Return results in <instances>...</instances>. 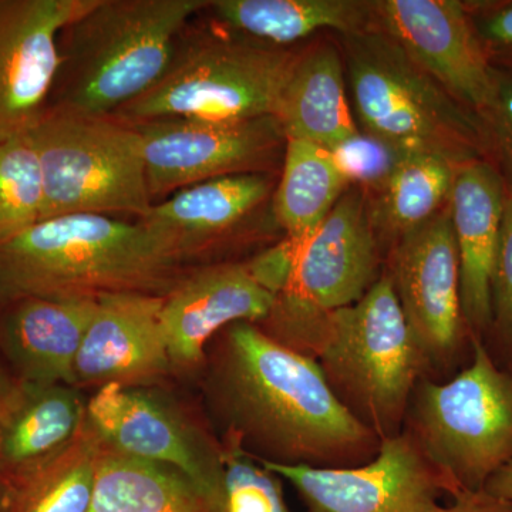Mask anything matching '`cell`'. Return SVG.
I'll return each instance as SVG.
<instances>
[{
    "instance_id": "cell-1",
    "label": "cell",
    "mask_w": 512,
    "mask_h": 512,
    "mask_svg": "<svg viewBox=\"0 0 512 512\" xmlns=\"http://www.w3.org/2000/svg\"><path fill=\"white\" fill-rule=\"evenodd\" d=\"M212 350L208 397L225 433L261 463L355 467L382 440L343 407L311 356L255 323L222 330Z\"/></svg>"
},
{
    "instance_id": "cell-2",
    "label": "cell",
    "mask_w": 512,
    "mask_h": 512,
    "mask_svg": "<svg viewBox=\"0 0 512 512\" xmlns=\"http://www.w3.org/2000/svg\"><path fill=\"white\" fill-rule=\"evenodd\" d=\"M185 259L147 227L107 215L46 218L0 242V298L99 299L113 293L165 296Z\"/></svg>"
},
{
    "instance_id": "cell-3",
    "label": "cell",
    "mask_w": 512,
    "mask_h": 512,
    "mask_svg": "<svg viewBox=\"0 0 512 512\" xmlns=\"http://www.w3.org/2000/svg\"><path fill=\"white\" fill-rule=\"evenodd\" d=\"M207 0H94L63 32L52 109L114 116L170 69L188 20Z\"/></svg>"
},
{
    "instance_id": "cell-4",
    "label": "cell",
    "mask_w": 512,
    "mask_h": 512,
    "mask_svg": "<svg viewBox=\"0 0 512 512\" xmlns=\"http://www.w3.org/2000/svg\"><path fill=\"white\" fill-rule=\"evenodd\" d=\"M313 359L340 403L380 440L403 433L427 367L389 274L353 305L330 313Z\"/></svg>"
},
{
    "instance_id": "cell-5",
    "label": "cell",
    "mask_w": 512,
    "mask_h": 512,
    "mask_svg": "<svg viewBox=\"0 0 512 512\" xmlns=\"http://www.w3.org/2000/svg\"><path fill=\"white\" fill-rule=\"evenodd\" d=\"M404 426L448 497L481 490L512 461V373L473 338L470 362L453 379L420 380Z\"/></svg>"
},
{
    "instance_id": "cell-6",
    "label": "cell",
    "mask_w": 512,
    "mask_h": 512,
    "mask_svg": "<svg viewBox=\"0 0 512 512\" xmlns=\"http://www.w3.org/2000/svg\"><path fill=\"white\" fill-rule=\"evenodd\" d=\"M348 74L357 119L367 136L400 154L474 161L477 121L384 32L353 33Z\"/></svg>"
},
{
    "instance_id": "cell-7",
    "label": "cell",
    "mask_w": 512,
    "mask_h": 512,
    "mask_svg": "<svg viewBox=\"0 0 512 512\" xmlns=\"http://www.w3.org/2000/svg\"><path fill=\"white\" fill-rule=\"evenodd\" d=\"M43 181V215H134L153 207L143 138L116 116L46 109L30 128Z\"/></svg>"
},
{
    "instance_id": "cell-8",
    "label": "cell",
    "mask_w": 512,
    "mask_h": 512,
    "mask_svg": "<svg viewBox=\"0 0 512 512\" xmlns=\"http://www.w3.org/2000/svg\"><path fill=\"white\" fill-rule=\"evenodd\" d=\"M299 56L282 47L211 37L177 49L170 69L146 94L114 116L244 121L275 116Z\"/></svg>"
},
{
    "instance_id": "cell-9",
    "label": "cell",
    "mask_w": 512,
    "mask_h": 512,
    "mask_svg": "<svg viewBox=\"0 0 512 512\" xmlns=\"http://www.w3.org/2000/svg\"><path fill=\"white\" fill-rule=\"evenodd\" d=\"M376 231L359 192L343 194L308 237L262 322L266 335L311 356L330 313L353 305L379 279Z\"/></svg>"
},
{
    "instance_id": "cell-10",
    "label": "cell",
    "mask_w": 512,
    "mask_h": 512,
    "mask_svg": "<svg viewBox=\"0 0 512 512\" xmlns=\"http://www.w3.org/2000/svg\"><path fill=\"white\" fill-rule=\"evenodd\" d=\"M389 276L427 367L456 365L471 336L461 308L460 259L450 207L396 242Z\"/></svg>"
},
{
    "instance_id": "cell-11",
    "label": "cell",
    "mask_w": 512,
    "mask_h": 512,
    "mask_svg": "<svg viewBox=\"0 0 512 512\" xmlns=\"http://www.w3.org/2000/svg\"><path fill=\"white\" fill-rule=\"evenodd\" d=\"M131 124L143 138L153 200L214 178L258 173L286 143L275 116L244 121L158 119Z\"/></svg>"
},
{
    "instance_id": "cell-12",
    "label": "cell",
    "mask_w": 512,
    "mask_h": 512,
    "mask_svg": "<svg viewBox=\"0 0 512 512\" xmlns=\"http://www.w3.org/2000/svg\"><path fill=\"white\" fill-rule=\"evenodd\" d=\"M86 420L121 453L180 471L212 511L224 512L221 444L205 439L170 406L136 387L107 384L87 404Z\"/></svg>"
},
{
    "instance_id": "cell-13",
    "label": "cell",
    "mask_w": 512,
    "mask_h": 512,
    "mask_svg": "<svg viewBox=\"0 0 512 512\" xmlns=\"http://www.w3.org/2000/svg\"><path fill=\"white\" fill-rule=\"evenodd\" d=\"M292 485L308 512H436L448 495L407 433L383 439L372 461L316 468L262 463Z\"/></svg>"
},
{
    "instance_id": "cell-14",
    "label": "cell",
    "mask_w": 512,
    "mask_h": 512,
    "mask_svg": "<svg viewBox=\"0 0 512 512\" xmlns=\"http://www.w3.org/2000/svg\"><path fill=\"white\" fill-rule=\"evenodd\" d=\"M94 0H0V136L28 133L46 111L60 36Z\"/></svg>"
},
{
    "instance_id": "cell-15",
    "label": "cell",
    "mask_w": 512,
    "mask_h": 512,
    "mask_svg": "<svg viewBox=\"0 0 512 512\" xmlns=\"http://www.w3.org/2000/svg\"><path fill=\"white\" fill-rule=\"evenodd\" d=\"M383 32L460 103L485 111L495 73L466 9L456 0H382L375 3Z\"/></svg>"
},
{
    "instance_id": "cell-16",
    "label": "cell",
    "mask_w": 512,
    "mask_h": 512,
    "mask_svg": "<svg viewBox=\"0 0 512 512\" xmlns=\"http://www.w3.org/2000/svg\"><path fill=\"white\" fill-rule=\"evenodd\" d=\"M275 295L248 265L214 264L183 275L164 296L161 323L171 367L192 369L205 359L208 343L235 323H262Z\"/></svg>"
},
{
    "instance_id": "cell-17",
    "label": "cell",
    "mask_w": 512,
    "mask_h": 512,
    "mask_svg": "<svg viewBox=\"0 0 512 512\" xmlns=\"http://www.w3.org/2000/svg\"><path fill=\"white\" fill-rule=\"evenodd\" d=\"M164 296H101L74 367L76 383L136 387L170 372L161 323Z\"/></svg>"
},
{
    "instance_id": "cell-18",
    "label": "cell",
    "mask_w": 512,
    "mask_h": 512,
    "mask_svg": "<svg viewBox=\"0 0 512 512\" xmlns=\"http://www.w3.org/2000/svg\"><path fill=\"white\" fill-rule=\"evenodd\" d=\"M505 191L500 174L483 161L458 165L450 194L451 224L460 259L461 308L471 339L485 342L491 329V281Z\"/></svg>"
},
{
    "instance_id": "cell-19",
    "label": "cell",
    "mask_w": 512,
    "mask_h": 512,
    "mask_svg": "<svg viewBox=\"0 0 512 512\" xmlns=\"http://www.w3.org/2000/svg\"><path fill=\"white\" fill-rule=\"evenodd\" d=\"M99 299L25 298L5 323L10 357L30 384H73L74 367Z\"/></svg>"
},
{
    "instance_id": "cell-20",
    "label": "cell",
    "mask_w": 512,
    "mask_h": 512,
    "mask_svg": "<svg viewBox=\"0 0 512 512\" xmlns=\"http://www.w3.org/2000/svg\"><path fill=\"white\" fill-rule=\"evenodd\" d=\"M271 191L261 173L214 178L174 192L141 218L183 258L227 234L266 200Z\"/></svg>"
},
{
    "instance_id": "cell-21",
    "label": "cell",
    "mask_w": 512,
    "mask_h": 512,
    "mask_svg": "<svg viewBox=\"0 0 512 512\" xmlns=\"http://www.w3.org/2000/svg\"><path fill=\"white\" fill-rule=\"evenodd\" d=\"M275 117L286 140L305 141L330 153L359 134L335 47L322 46L299 56Z\"/></svg>"
},
{
    "instance_id": "cell-22",
    "label": "cell",
    "mask_w": 512,
    "mask_h": 512,
    "mask_svg": "<svg viewBox=\"0 0 512 512\" xmlns=\"http://www.w3.org/2000/svg\"><path fill=\"white\" fill-rule=\"evenodd\" d=\"M87 512L214 511L180 471L121 453L100 439Z\"/></svg>"
},
{
    "instance_id": "cell-23",
    "label": "cell",
    "mask_w": 512,
    "mask_h": 512,
    "mask_svg": "<svg viewBox=\"0 0 512 512\" xmlns=\"http://www.w3.org/2000/svg\"><path fill=\"white\" fill-rule=\"evenodd\" d=\"M208 8L228 28L276 47L322 29L345 36L363 32L373 10L356 0H215Z\"/></svg>"
},
{
    "instance_id": "cell-24",
    "label": "cell",
    "mask_w": 512,
    "mask_h": 512,
    "mask_svg": "<svg viewBox=\"0 0 512 512\" xmlns=\"http://www.w3.org/2000/svg\"><path fill=\"white\" fill-rule=\"evenodd\" d=\"M350 184L338 160L325 148L286 140L284 170L274 211L286 237L302 239L322 224Z\"/></svg>"
},
{
    "instance_id": "cell-25",
    "label": "cell",
    "mask_w": 512,
    "mask_h": 512,
    "mask_svg": "<svg viewBox=\"0 0 512 512\" xmlns=\"http://www.w3.org/2000/svg\"><path fill=\"white\" fill-rule=\"evenodd\" d=\"M458 165L434 154H403L369 211L373 228L396 242L431 220L450 200Z\"/></svg>"
},
{
    "instance_id": "cell-26",
    "label": "cell",
    "mask_w": 512,
    "mask_h": 512,
    "mask_svg": "<svg viewBox=\"0 0 512 512\" xmlns=\"http://www.w3.org/2000/svg\"><path fill=\"white\" fill-rule=\"evenodd\" d=\"M19 406L0 427V451L8 463L43 461L73 440L86 410L64 384H30Z\"/></svg>"
},
{
    "instance_id": "cell-27",
    "label": "cell",
    "mask_w": 512,
    "mask_h": 512,
    "mask_svg": "<svg viewBox=\"0 0 512 512\" xmlns=\"http://www.w3.org/2000/svg\"><path fill=\"white\" fill-rule=\"evenodd\" d=\"M100 437L84 423L76 436L37 466L12 512H87L92 501Z\"/></svg>"
},
{
    "instance_id": "cell-28",
    "label": "cell",
    "mask_w": 512,
    "mask_h": 512,
    "mask_svg": "<svg viewBox=\"0 0 512 512\" xmlns=\"http://www.w3.org/2000/svg\"><path fill=\"white\" fill-rule=\"evenodd\" d=\"M43 181L28 133L0 136V242L42 221Z\"/></svg>"
},
{
    "instance_id": "cell-29",
    "label": "cell",
    "mask_w": 512,
    "mask_h": 512,
    "mask_svg": "<svg viewBox=\"0 0 512 512\" xmlns=\"http://www.w3.org/2000/svg\"><path fill=\"white\" fill-rule=\"evenodd\" d=\"M221 447L224 512H292L281 478L248 454L231 434H224Z\"/></svg>"
},
{
    "instance_id": "cell-30",
    "label": "cell",
    "mask_w": 512,
    "mask_h": 512,
    "mask_svg": "<svg viewBox=\"0 0 512 512\" xmlns=\"http://www.w3.org/2000/svg\"><path fill=\"white\" fill-rule=\"evenodd\" d=\"M493 320L485 339L495 362L512 373V187L505 194L503 224L491 281Z\"/></svg>"
},
{
    "instance_id": "cell-31",
    "label": "cell",
    "mask_w": 512,
    "mask_h": 512,
    "mask_svg": "<svg viewBox=\"0 0 512 512\" xmlns=\"http://www.w3.org/2000/svg\"><path fill=\"white\" fill-rule=\"evenodd\" d=\"M332 154L350 181H365L377 187L386 180L394 165L403 156L393 148L384 146L376 138L367 134L365 138L360 136V133Z\"/></svg>"
},
{
    "instance_id": "cell-32",
    "label": "cell",
    "mask_w": 512,
    "mask_h": 512,
    "mask_svg": "<svg viewBox=\"0 0 512 512\" xmlns=\"http://www.w3.org/2000/svg\"><path fill=\"white\" fill-rule=\"evenodd\" d=\"M504 163L512 171V77L495 74V89L490 106L483 111Z\"/></svg>"
},
{
    "instance_id": "cell-33",
    "label": "cell",
    "mask_w": 512,
    "mask_h": 512,
    "mask_svg": "<svg viewBox=\"0 0 512 512\" xmlns=\"http://www.w3.org/2000/svg\"><path fill=\"white\" fill-rule=\"evenodd\" d=\"M476 33L483 47H491L500 55L512 56V3L491 10L480 18Z\"/></svg>"
},
{
    "instance_id": "cell-34",
    "label": "cell",
    "mask_w": 512,
    "mask_h": 512,
    "mask_svg": "<svg viewBox=\"0 0 512 512\" xmlns=\"http://www.w3.org/2000/svg\"><path fill=\"white\" fill-rule=\"evenodd\" d=\"M436 512H512V503L495 497L485 488L461 490L450 495V503L440 504Z\"/></svg>"
},
{
    "instance_id": "cell-35",
    "label": "cell",
    "mask_w": 512,
    "mask_h": 512,
    "mask_svg": "<svg viewBox=\"0 0 512 512\" xmlns=\"http://www.w3.org/2000/svg\"><path fill=\"white\" fill-rule=\"evenodd\" d=\"M485 490L512 503V461L501 467L485 484Z\"/></svg>"
},
{
    "instance_id": "cell-36",
    "label": "cell",
    "mask_w": 512,
    "mask_h": 512,
    "mask_svg": "<svg viewBox=\"0 0 512 512\" xmlns=\"http://www.w3.org/2000/svg\"><path fill=\"white\" fill-rule=\"evenodd\" d=\"M0 389H2V383H0ZM0 400H2V396H0Z\"/></svg>"
}]
</instances>
